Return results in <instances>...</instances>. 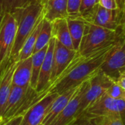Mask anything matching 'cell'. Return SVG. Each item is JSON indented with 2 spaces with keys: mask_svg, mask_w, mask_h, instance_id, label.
I'll return each instance as SVG.
<instances>
[{
  "mask_svg": "<svg viewBox=\"0 0 125 125\" xmlns=\"http://www.w3.org/2000/svg\"><path fill=\"white\" fill-rule=\"evenodd\" d=\"M119 40L88 54L81 55L77 52L68 67L44 92L61 94L90 79L99 71L105 57Z\"/></svg>",
  "mask_w": 125,
  "mask_h": 125,
  "instance_id": "6da1fadb",
  "label": "cell"
},
{
  "mask_svg": "<svg viewBox=\"0 0 125 125\" xmlns=\"http://www.w3.org/2000/svg\"><path fill=\"white\" fill-rule=\"evenodd\" d=\"M13 13L18 19V27L10 58L16 60L23 44L43 14V0H38Z\"/></svg>",
  "mask_w": 125,
  "mask_h": 125,
  "instance_id": "7a4b0ae2",
  "label": "cell"
},
{
  "mask_svg": "<svg viewBox=\"0 0 125 125\" xmlns=\"http://www.w3.org/2000/svg\"><path fill=\"white\" fill-rule=\"evenodd\" d=\"M120 36L118 30L85 24L84 33L77 53L81 55L88 54L115 42L121 38Z\"/></svg>",
  "mask_w": 125,
  "mask_h": 125,
  "instance_id": "3957f363",
  "label": "cell"
},
{
  "mask_svg": "<svg viewBox=\"0 0 125 125\" xmlns=\"http://www.w3.org/2000/svg\"><path fill=\"white\" fill-rule=\"evenodd\" d=\"M68 18L112 30H118V28L121 27V15L120 12L118 10L107 9L99 4H97L86 13L69 15Z\"/></svg>",
  "mask_w": 125,
  "mask_h": 125,
  "instance_id": "277c9868",
  "label": "cell"
},
{
  "mask_svg": "<svg viewBox=\"0 0 125 125\" xmlns=\"http://www.w3.org/2000/svg\"><path fill=\"white\" fill-rule=\"evenodd\" d=\"M17 27L18 19L13 13H6L0 19V66L10 59Z\"/></svg>",
  "mask_w": 125,
  "mask_h": 125,
  "instance_id": "5b68a950",
  "label": "cell"
},
{
  "mask_svg": "<svg viewBox=\"0 0 125 125\" xmlns=\"http://www.w3.org/2000/svg\"><path fill=\"white\" fill-rule=\"evenodd\" d=\"M114 83L115 82L110 77L99 69V71L90 78L89 85L83 95L77 118H80L94 102L102 96Z\"/></svg>",
  "mask_w": 125,
  "mask_h": 125,
  "instance_id": "8992f818",
  "label": "cell"
},
{
  "mask_svg": "<svg viewBox=\"0 0 125 125\" xmlns=\"http://www.w3.org/2000/svg\"><path fill=\"white\" fill-rule=\"evenodd\" d=\"M99 69L110 77L114 82L125 72V36L121 38L118 42L110 50Z\"/></svg>",
  "mask_w": 125,
  "mask_h": 125,
  "instance_id": "52a82bcc",
  "label": "cell"
},
{
  "mask_svg": "<svg viewBox=\"0 0 125 125\" xmlns=\"http://www.w3.org/2000/svg\"><path fill=\"white\" fill-rule=\"evenodd\" d=\"M110 114H118L125 119V100L113 98L104 93L80 117L96 118Z\"/></svg>",
  "mask_w": 125,
  "mask_h": 125,
  "instance_id": "ba28073f",
  "label": "cell"
},
{
  "mask_svg": "<svg viewBox=\"0 0 125 125\" xmlns=\"http://www.w3.org/2000/svg\"><path fill=\"white\" fill-rule=\"evenodd\" d=\"M89 83L90 79L79 85L67 105L52 121L50 125H71L76 119H77L81 99L88 88Z\"/></svg>",
  "mask_w": 125,
  "mask_h": 125,
  "instance_id": "9c48e42d",
  "label": "cell"
},
{
  "mask_svg": "<svg viewBox=\"0 0 125 125\" xmlns=\"http://www.w3.org/2000/svg\"><path fill=\"white\" fill-rule=\"evenodd\" d=\"M58 95L57 93H47L23 115L21 125H41L50 106Z\"/></svg>",
  "mask_w": 125,
  "mask_h": 125,
  "instance_id": "30bf717a",
  "label": "cell"
},
{
  "mask_svg": "<svg viewBox=\"0 0 125 125\" xmlns=\"http://www.w3.org/2000/svg\"><path fill=\"white\" fill-rule=\"evenodd\" d=\"M19 60L10 58L0 66V114L3 115L13 85V76Z\"/></svg>",
  "mask_w": 125,
  "mask_h": 125,
  "instance_id": "8fae6325",
  "label": "cell"
},
{
  "mask_svg": "<svg viewBox=\"0 0 125 125\" xmlns=\"http://www.w3.org/2000/svg\"><path fill=\"white\" fill-rule=\"evenodd\" d=\"M77 52L74 49L67 48L58 41H55V46L53 54V67L49 86L68 67L77 54Z\"/></svg>",
  "mask_w": 125,
  "mask_h": 125,
  "instance_id": "7c38bea8",
  "label": "cell"
},
{
  "mask_svg": "<svg viewBox=\"0 0 125 125\" xmlns=\"http://www.w3.org/2000/svg\"><path fill=\"white\" fill-rule=\"evenodd\" d=\"M54 38H52L48 46L46 54L43 60L42 67L40 72V74L38 80V83L36 86V91L39 94H42L46 91L50 85L52 67H53V54L55 46Z\"/></svg>",
  "mask_w": 125,
  "mask_h": 125,
  "instance_id": "4fadbf2b",
  "label": "cell"
},
{
  "mask_svg": "<svg viewBox=\"0 0 125 125\" xmlns=\"http://www.w3.org/2000/svg\"><path fill=\"white\" fill-rule=\"evenodd\" d=\"M43 16L50 22L68 18V0H43Z\"/></svg>",
  "mask_w": 125,
  "mask_h": 125,
  "instance_id": "5bb4252c",
  "label": "cell"
},
{
  "mask_svg": "<svg viewBox=\"0 0 125 125\" xmlns=\"http://www.w3.org/2000/svg\"><path fill=\"white\" fill-rule=\"evenodd\" d=\"M78 87L79 86L72 88L70 90H68L65 91L64 93L58 95V96L54 100L52 105L50 106L49 111L44 120L42 122V124L43 125L51 124L52 121L62 112V110L67 105V104L69 103V102L70 101V99L74 94Z\"/></svg>",
  "mask_w": 125,
  "mask_h": 125,
  "instance_id": "9a60e30c",
  "label": "cell"
},
{
  "mask_svg": "<svg viewBox=\"0 0 125 125\" xmlns=\"http://www.w3.org/2000/svg\"><path fill=\"white\" fill-rule=\"evenodd\" d=\"M32 78V56L19 60L18 65L13 76V85L19 87L27 88L30 86Z\"/></svg>",
  "mask_w": 125,
  "mask_h": 125,
  "instance_id": "2e32d148",
  "label": "cell"
},
{
  "mask_svg": "<svg viewBox=\"0 0 125 125\" xmlns=\"http://www.w3.org/2000/svg\"><path fill=\"white\" fill-rule=\"evenodd\" d=\"M51 23L52 38H54L57 41H58L67 48L74 49L67 18L57 19Z\"/></svg>",
  "mask_w": 125,
  "mask_h": 125,
  "instance_id": "e0dca14e",
  "label": "cell"
},
{
  "mask_svg": "<svg viewBox=\"0 0 125 125\" xmlns=\"http://www.w3.org/2000/svg\"><path fill=\"white\" fill-rule=\"evenodd\" d=\"M43 19H44V16L43 14L42 16L41 17V19H39L38 24H36L35 27L34 28L33 31L32 32V33L30 35V36L27 38L24 43L23 44L22 48L19 54V56H18L16 60H25L32 55L38 35L40 30L42 27Z\"/></svg>",
  "mask_w": 125,
  "mask_h": 125,
  "instance_id": "ac0fdd59",
  "label": "cell"
},
{
  "mask_svg": "<svg viewBox=\"0 0 125 125\" xmlns=\"http://www.w3.org/2000/svg\"><path fill=\"white\" fill-rule=\"evenodd\" d=\"M48 46L49 44L40 51L35 52L32 55V78L30 82V86L34 89H35L37 86L38 77L42 67L43 60L46 54Z\"/></svg>",
  "mask_w": 125,
  "mask_h": 125,
  "instance_id": "d6986e66",
  "label": "cell"
},
{
  "mask_svg": "<svg viewBox=\"0 0 125 125\" xmlns=\"http://www.w3.org/2000/svg\"><path fill=\"white\" fill-rule=\"evenodd\" d=\"M67 20L71 38L74 46V49L77 52L83 36L85 23L81 21L71 18H67Z\"/></svg>",
  "mask_w": 125,
  "mask_h": 125,
  "instance_id": "ffe728a7",
  "label": "cell"
},
{
  "mask_svg": "<svg viewBox=\"0 0 125 125\" xmlns=\"http://www.w3.org/2000/svg\"><path fill=\"white\" fill-rule=\"evenodd\" d=\"M36 0H0V17L6 13H13L35 2Z\"/></svg>",
  "mask_w": 125,
  "mask_h": 125,
  "instance_id": "44dd1931",
  "label": "cell"
},
{
  "mask_svg": "<svg viewBox=\"0 0 125 125\" xmlns=\"http://www.w3.org/2000/svg\"><path fill=\"white\" fill-rule=\"evenodd\" d=\"M52 38V23L48 20L43 19L42 27L38 35L33 54L47 46Z\"/></svg>",
  "mask_w": 125,
  "mask_h": 125,
  "instance_id": "7402d4cb",
  "label": "cell"
},
{
  "mask_svg": "<svg viewBox=\"0 0 125 125\" xmlns=\"http://www.w3.org/2000/svg\"><path fill=\"white\" fill-rule=\"evenodd\" d=\"M96 118L99 125H124V118L118 114H110Z\"/></svg>",
  "mask_w": 125,
  "mask_h": 125,
  "instance_id": "603a6c76",
  "label": "cell"
},
{
  "mask_svg": "<svg viewBox=\"0 0 125 125\" xmlns=\"http://www.w3.org/2000/svg\"><path fill=\"white\" fill-rule=\"evenodd\" d=\"M108 96L115 98L125 100V88L114 83L105 92Z\"/></svg>",
  "mask_w": 125,
  "mask_h": 125,
  "instance_id": "cb8c5ba5",
  "label": "cell"
},
{
  "mask_svg": "<svg viewBox=\"0 0 125 125\" xmlns=\"http://www.w3.org/2000/svg\"><path fill=\"white\" fill-rule=\"evenodd\" d=\"M83 0H68L69 15H75L80 13V9Z\"/></svg>",
  "mask_w": 125,
  "mask_h": 125,
  "instance_id": "d4e9b609",
  "label": "cell"
},
{
  "mask_svg": "<svg viewBox=\"0 0 125 125\" xmlns=\"http://www.w3.org/2000/svg\"><path fill=\"white\" fill-rule=\"evenodd\" d=\"M71 125H99L96 118L82 116L76 119Z\"/></svg>",
  "mask_w": 125,
  "mask_h": 125,
  "instance_id": "484cf974",
  "label": "cell"
},
{
  "mask_svg": "<svg viewBox=\"0 0 125 125\" xmlns=\"http://www.w3.org/2000/svg\"><path fill=\"white\" fill-rule=\"evenodd\" d=\"M97 4H99V0H83L80 9V13L88 12Z\"/></svg>",
  "mask_w": 125,
  "mask_h": 125,
  "instance_id": "4316f807",
  "label": "cell"
},
{
  "mask_svg": "<svg viewBox=\"0 0 125 125\" xmlns=\"http://www.w3.org/2000/svg\"><path fill=\"white\" fill-rule=\"evenodd\" d=\"M99 4L107 9L118 10V6L115 0H99Z\"/></svg>",
  "mask_w": 125,
  "mask_h": 125,
  "instance_id": "83f0119b",
  "label": "cell"
},
{
  "mask_svg": "<svg viewBox=\"0 0 125 125\" xmlns=\"http://www.w3.org/2000/svg\"><path fill=\"white\" fill-rule=\"evenodd\" d=\"M23 115H17L6 121L3 125H21Z\"/></svg>",
  "mask_w": 125,
  "mask_h": 125,
  "instance_id": "f1b7e54d",
  "label": "cell"
},
{
  "mask_svg": "<svg viewBox=\"0 0 125 125\" xmlns=\"http://www.w3.org/2000/svg\"><path fill=\"white\" fill-rule=\"evenodd\" d=\"M115 1H116V4L118 6V10L120 12L121 15V18H122L123 13L125 10V0H115Z\"/></svg>",
  "mask_w": 125,
  "mask_h": 125,
  "instance_id": "f546056e",
  "label": "cell"
},
{
  "mask_svg": "<svg viewBox=\"0 0 125 125\" xmlns=\"http://www.w3.org/2000/svg\"><path fill=\"white\" fill-rule=\"evenodd\" d=\"M124 88H125V72H124L115 82Z\"/></svg>",
  "mask_w": 125,
  "mask_h": 125,
  "instance_id": "4dcf8cb0",
  "label": "cell"
},
{
  "mask_svg": "<svg viewBox=\"0 0 125 125\" xmlns=\"http://www.w3.org/2000/svg\"><path fill=\"white\" fill-rule=\"evenodd\" d=\"M121 24V27H122L123 34H124V36H125V10H124V13H123V15H122Z\"/></svg>",
  "mask_w": 125,
  "mask_h": 125,
  "instance_id": "1f68e13d",
  "label": "cell"
},
{
  "mask_svg": "<svg viewBox=\"0 0 125 125\" xmlns=\"http://www.w3.org/2000/svg\"><path fill=\"white\" fill-rule=\"evenodd\" d=\"M5 121H6L5 120L3 115H2V114H0V125H3V124H5Z\"/></svg>",
  "mask_w": 125,
  "mask_h": 125,
  "instance_id": "d6a6232c",
  "label": "cell"
},
{
  "mask_svg": "<svg viewBox=\"0 0 125 125\" xmlns=\"http://www.w3.org/2000/svg\"><path fill=\"white\" fill-rule=\"evenodd\" d=\"M41 125H43V124H41Z\"/></svg>",
  "mask_w": 125,
  "mask_h": 125,
  "instance_id": "836d02e7",
  "label": "cell"
}]
</instances>
